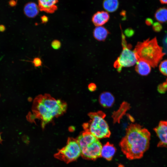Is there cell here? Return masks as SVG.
<instances>
[{
	"instance_id": "obj_1",
	"label": "cell",
	"mask_w": 167,
	"mask_h": 167,
	"mask_svg": "<svg viewBox=\"0 0 167 167\" xmlns=\"http://www.w3.org/2000/svg\"><path fill=\"white\" fill-rule=\"evenodd\" d=\"M150 136L147 129L137 124L130 125L120 143L122 152L129 160L141 158L149 147Z\"/></svg>"
},
{
	"instance_id": "obj_2",
	"label": "cell",
	"mask_w": 167,
	"mask_h": 167,
	"mask_svg": "<svg viewBox=\"0 0 167 167\" xmlns=\"http://www.w3.org/2000/svg\"><path fill=\"white\" fill-rule=\"evenodd\" d=\"M66 103L57 100L48 94L37 96L34 100L31 113L28 115V120H41L42 127L54 118L63 114L67 109Z\"/></svg>"
},
{
	"instance_id": "obj_3",
	"label": "cell",
	"mask_w": 167,
	"mask_h": 167,
	"mask_svg": "<svg viewBox=\"0 0 167 167\" xmlns=\"http://www.w3.org/2000/svg\"><path fill=\"white\" fill-rule=\"evenodd\" d=\"M134 51L137 60L145 61L153 68L157 66L165 54L162 48L158 45L156 37L138 42Z\"/></svg>"
},
{
	"instance_id": "obj_4",
	"label": "cell",
	"mask_w": 167,
	"mask_h": 167,
	"mask_svg": "<svg viewBox=\"0 0 167 167\" xmlns=\"http://www.w3.org/2000/svg\"><path fill=\"white\" fill-rule=\"evenodd\" d=\"M80 147L82 157L95 160L101 156L102 145L98 139L90 133L84 131L76 139Z\"/></svg>"
},
{
	"instance_id": "obj_5",
	"label": "cell",
	"mask_w": 167,
	"mask_h": 167,
	"mask_svg": "<svg viewBox=\"0 0 167 167\" xmlns=\"http://www.w3.org/2000/svg\"><path fill=\"white\" fill-rule=\"evenodd\" d=\"M90 120L84 124L85 131L89 132L97 139L109 137L111 133L109 127L105 119V114L101 111L88 114Z\"/></svg>"
},
{
	"instance_id": "obj_6",
	"label": "cell",
	"mask_w": 167,
	"mask_h": 167,
	"mask_svg": "<svg viewBox=\"0 0 167 167\" xmlns=\"http://www.w3.org/2000/svg\"><path fill=\"white\" fill-rule=\"evenodd\" d=\"M81 155V151L76 139L69 138L66 145L55 155L57 159L68 163L75 161Z\"/></svg>"
},
{
	"instance_id": "obj_7",
	"label": "cell",
	"mask_w": 167,
	"mask_h": 167,
	"mask_svg": "<svg viewBox=\"0 0 167 167\" xmlns=\"http://www.w3.org/2000/svg\"><path fill=\"white\" fill-rule=\"evenodd\" d=\"M122 50L113 66L120 71L123 67H130L134 65L137 61V59L134 51L131 50V46L127 44L123 34L122 35Z\"/></svg>"
},
{
	"instance_id": "obj_8",
	"label": "cell",
	"mask_w": 167,
	"mask_h": 167,
	"mask_svg": "<svg viewBox=\"0 0 167 167\" xmlns=\"http://www.w3.org/2000/svg\"><path fill=\"white\" fill-rule=\"evenodd\" d=\"M154 130L160 140L157 147H167V126L165 121H160L158 126L154 129Z\"/></svg>"
},
{
	"instance_id": "obj_9",
	"label": "cell",
	"mask_w": 167,
	"mask_h": 167,
	"mask_svg": "<svg viewBox=\"0 0 167 167\" xmlns=\"http://www.w3.org/2000/svg\"><path fill=\"white\" fill-rule=\"evenodd\" d=\"M109 19V15L106 11H98L92 16V21L96 26H102L107 23Z\"/></svg>"
},
{
	"instance_id": "obj_10",
	"label": "cell",
	"mask_w": 167,
	"mask_h": 167,
	"mask_svg": "<svg viewBox=\"0 0 167 167\" xmlns=\"http://www.w3.org/2000/svg\"><path fill=\"white\" fill-rule=\"evenodd\" d=\"M116 150V149L113 145L107 142L102 147L101 156L107 161H110L112 159Z\"/></svg>"
},
{
	"instance_id": "obj_11",
	"label": "cell",
	"mask_w": 167,
	"mask_h": 167,
	"mask_svg": "<svg viewBox=\"0 0 167 167\" xmlns=\"http://www.w3.org/2000/svg\"><path fill=\"white\" fill-rule=\"evenodd\" d=\"M57 0H38L39 7L41 10L49 13L55 10Z\"/></svg>"
},
{
	"instance_id": "obj_12",
	"label": "cell",
	"mask_w": 167,
	"mask_h": 167,
	"mask_svg": "<svg viewBox=\"0 0 167 167\" xmlns=\"http://www.w3.org/2000/svg\"><path fill=\"white\" fill-rule=\"evenodd\" d=\"M135 70L140 75H147L150 72L151 66L145 61L139 60H137L135 66Z\"/></svg>"
},
{
	"instance_id": "obj_13",
	"label": "cell",
	"mask_w": 167,
	"mask_h": 167,
	"mask_svg": "<svg viewBox=\"0 0 167 167\" xmlns=\"http://www.w3.org/2000/svg\"><path fill=\"white\" fill-rule=\"evenodd\" d=\"M99 101L101 105L103 107L105 108L110 107L114 103V98L110 93L105 92L100 95Z\"/></svg>"
},
{
	"instance_id": "obj_14",
	"label": "cell",
	"mask_w": 167,
	"mask_h": 167,
	"mask_svg": "<svg viewBox=\"0 0 167 167\" xmlns=\"http://www.w3.org/2000/svg\"><path fill=\"white\" fill-rule=\"evenodd\" d=\"M39 7L32 2L27 4L24 8V12L26 16L32 18L36 16L39 13Z\"/></svg>"
},
{
	"instance_id": "obj_15",
	"label": "cell",
	"mask_w": 167,
	"mask_h": 167,
	"mask_svg": "<svg viewBox=\"0 0 167 167\" xmlns=\"http://www.w3.org/2000/svg\"><path fill=\"white\" fill-rule=\"evenodd\" d=\"M109 32L105 27L97 26L94 29L93 35L94 38L99 41H104L106 38Z\"/></svg>"
},
{
	"instance_id": "obj_16",
	"label": "cell",
	"mask_w": 167,
	"mask_h": 167,
	"mask_svg": "<svg viewBox=\"0 0 167 167\" xmlns=\"http://www.w3.org/2000/svg\"><path fill=\"white\" fill-rule=\"evenodd\" d=\"M103 7L107 12H113L118 9L119 6L118 0H104Z\"/></svg>"
},
{
	"instance_id": "obj_17",
	"label": "cell",
	"mask_w": 167,
	"mask_h": 167,
	"mask_svg": "<svg viewBox=\"0 0 167 167\" xmlns=\"http://www.w3.org/2000/svg\"><path fill=\"white\" fill-rule=\"evenodd\" d=\"M154 17L159 22L164 23L167 21V7H161L155 12Z\"/></svg>"
},
{
	"instance_id": "obj_18",
	"label": "cell",
	"mask_w": 167,
	"mask_h": 167,
	"mask_svg": "<svg viewBox=\"0 0 167 167\" xmlns=\"http://www.w3.org/2000/svg\"><path fill=\"white\" fill-rule=\"evenodd\" d=\"M159 69L162 74L167 76V59L163 60L161 62Z\"/></svg>"
},
{
	"instance_id": "obj_19",
	"label": "cell",
	"mask_w": 167,
	"mask_h": 167,
	"mask_svg": "<svg viewBox=\"0 0 167 167\" xmlns=\"http://www.w3.org/2000/svg\"><path fill=\"white\" fill-rule=\"evenodd\" d=\"M31 62L34 66L36 67L41 66L42 63L41 59L39 57L34 58Z\"/></svg>"
},
{
	"instance_id": "obj_20",
	"label": "cell",
	"mask_w": 167,
	"mask_h": 167,
	"mask_svg": "<svg viewBox=\"0 0 167 167\" xmlns=\"http://www.w3.org/2000/svg\"><path fill=\"white\" fill-rule=\"evenodd\" d=\"M51 45L54 49H58L61 47V43L59 41L55 40L52 42Z\"/></svg>"
},
{
	"instance_id": "obj_21",
	"label": "cell",
	"mask_w": 167,
	"mask_h": 167,
	"mask_svg": "<svg viewBox=\"0 0 167 167\" xmlns=\"http://www.w3.org/2000/svg\"><path fill=\"white\" fill-rule=\"evenodd\" d=\"M152 28L155 32H159L162 29V26L160 23L156 22L153 24Z\"/></svg>"
},
{
	"instance_id": "obj_22",
	"label": "cell",
	"mask_w": 167,
	"mask_h": 167,
	"mask_svg": "<svg viewBox=\"0 0 167 167\" xmlns=\"http://www.w3.org/2000/svg\"><path fill=\"white\" fill-rule=\"evenodd\" d=\"M145 23L147 25L149 26L153 24V21L151 18H148L146 19Z\"/></svg>"
},
{
	"instance_id": "obj_23",
	"label": "cell",
	"mask_w": 167,
	"mask_h": 167,
	"mask_svg": "<svg viewBox=\"0 0 167 167\" xmlns=\"http://www.w3.org/2000/svg\"><path fill=\"white\" fill-rule=\"evenodd\" d=\"M88 88L90 91L94 90L96 88V85L93 84H90L89 85Z\"/></svg>"
},
{
	"instance_id": "obj_24",
	"label": "cell",
	"mask_w": 167,
	"mask_h": 167,
	"mask_svg": "<svg viewBox=\"0 0 167 167\" xmlns=\"http://www.w3.org/2000/svg\"><path fill=\"white\" fill-rule=\"evenodd\" d=\"M41 19L43 23H46L48 21V18L45 16H42L41 18Z\"/></svg>"
},
{
	"instance_id": "obj_25",
	"label": "cell",
	"mask_w": 167,
	"mask_h": 167,
	"mask_svg": "<svg viewBox=\"0 0 167 167\" xmlns=\"http://www.w3.org/2000/svg\"><path fill=\"white\" fill-rule=\"evenodd\" d=\"M5 29V28L4 26L3 25H0V31L3 32Z\"/></svg>"
},
{
	"instance_id": "obj_26",
	"label": "cell",
	"mask_w": 167,
	"mask_h": 167,
	"mask_svg": "<svg viewBox=\"0 0 167 167\" xmlns=\"http://www.w3.org/2000/svg\"><path fill=\"white\" fill-rule=\"evenodd\" d=\"M162 4H167V0H159Z\"/></svg>"
},
{
	"instance_id": "obj_27",
	"label": "cell",
	"mask_w": 167,
	"mask_h": 167,
	"mask_svg": "<svg viewBox=\"0 0 167 167\" xmlns=\"http://www.w3.org/2000/svg\"><path fill=\"white\" fill-rule=\"evenodd\" d=\"M2 141V139L1 138V134L0 133V143H1Z\"/></svg>"
},
{
	"instance_id": "obj_28",
	"label": "cell",
	"mask_w": 167,
	"mask_h": 167,
	"mask_svg": "<svg viewBox=\"0 0 167 167\" xmlns=\"http://www.w3.org/2000/svg\"><path fill=\"white\" fill-rule=\"evenodd\" d=\"M165 123H166V125L167 126V121H165Z\"/></svg>"
}]
</instances>
